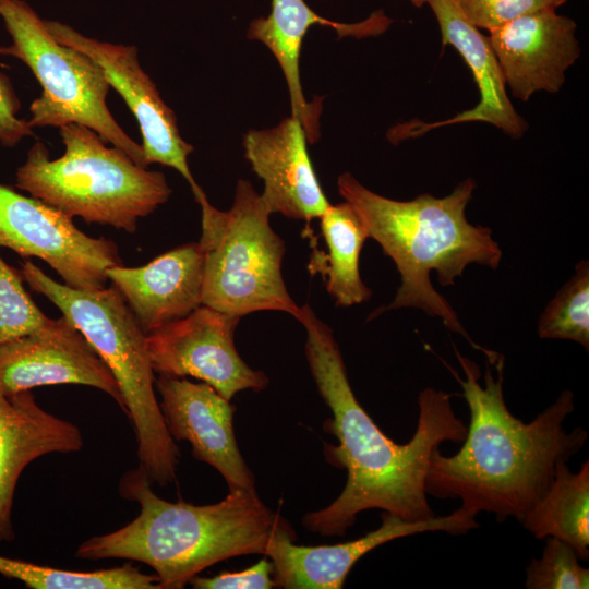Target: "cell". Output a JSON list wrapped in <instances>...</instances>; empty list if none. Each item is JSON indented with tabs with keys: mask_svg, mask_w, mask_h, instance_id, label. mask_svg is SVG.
<instances>
[{
	"mask_svg": "<svg viewBox=\"0 0 589 589\" xmlns=\"http://www.w3.org/2000/svg\"><path fill=\"white\" fill-rule=\"evenodd\" d=\"M152 483L141 467L127 471L119 481V493L139 503L140 514L116 531L83 541L75 556L140 562L155 570L159 589H181L218 562L265 555L272 539L291 528L255 490H229L218 503L194 505L159 497Z\"/></svg>",
	"mask_w": 589,
	"mask_h": 589,
	"instance_id": "cell-4",
	"label": "cell"
},
{
	"mask_svg": "<svg viewBox=\"0 0 589 589\" xmlns=\"http://www.w3.org/2000/svg\"><path fill=\"white\" fill-rule=\"evenodd\" d=\"M534 538H556L570 545L580 561L589 557V461L573 472L561 464L543 497L520 521Z\"/></svg>",
	"mask_w": 589,
	"mask_h": 589,
	"instance_id": "cell-22",
	"label": "cell"
},
{
	"mask_svg": "<svg viewBox=\"0 0 589 589\" xmlns=\"http://www.w3.org/2000/svg\"><path fill=\"white\" fill-rule=\"evenodd\" d=\"M155 388L167 431L173 440L188 441L195 459L215 468L229 490L254 491V476L236 441V407L211 385L185 377L158 374Z\"/></svg>",
	"mask_w": 589,
	"mask_h": 589,
	"instance_id": "cell-14",
	"label": "cell"
},
{
	"mask_svg": "<svg viewBox=\"0 0 589 589\" xmlns=\"http://www.w3.org/2000/svg\"><path fill=\"white\" fill-rule=\"evenodd\" d=\"M59 131L63 155L51 159L44 143L36 142L16 170L17 189L71 218L129 233L170 197L163 172L139 166L119 147L106 146L88 127L74 122Z\"/></svg>",
	"mask_w": 589,
	"mask_h": 589,
	"instance_id": "cell-6",
	"label": "cell"
},
{
	"mask_svg": "<svg viewBox=\"0 0 589 589\" xmlns=\"http://www.w3.org/2000/svg\"><path fill=\"white\" fill-rule=\"evenodd\" d=\"M274 565L266 557L241 572H223L212 577L194 576L189 584L196 589H271L276 584Z\"/></svg>",
	"mask_w": 589,
	"mask_h": 589,
	"instance_id": "cell-28",
	"label": "cell"
},
{
	"mask_svg": "<svg viewBox=\"0 0 589 589\" xmlns=\"http://www.w3.org/2000/svg\"><path fill=\"white\" fill-rule=\"evenodd\" d=\"M204 264L200 242H189L143 266L109 267L106 275L148 334L202 305Z\"/></svg>",
	"mask_w": 589,
	"mask_h": 589,
	"instance_id": "cell-17",
	"label": "cell"
},
{
	"mask_svg": "<svg viewBox=\"0 0 589 589\" xmlns=\"http://www.w3.org/2000/svg\"><path fill=\"white\" fill-rule=\"evenodd\" d=\"M465 378L444 364L459 383L470 412L461 448L453 456L436 449L425 478V492L437 498H456L478 515L494 514L500 521L519 522L549 490L557 467L577 455L588 433L570 431L564 422L574 411V394L563 390L553 404L525 423L512 414L503 394L504 358L486 362L483 385L476 362L454 346Z\"/></svg>",
	"mask_w": 589,
	"mask_h": 589,
	"instance_id": "cell-2",
	"label": "cell"
},
{
	"mask_svg": "<svg viewBox=\"0 0 589 589\" xmlns=\"http://www.w3.org/2000/svg\"><path fill=\"white\" fill-rule=\"evenodd\" d=\"M542 339H564L589 350V262L581 260L572 278L548 303L538 322Z\"/></svg>",
	"mask_w": 589,
	"mask_h": 589,
	"instance_id": "cell-24",
	"label": "cell"
},
{
	"mask_svg": "<svg viewBox=\"0 0 589 589\" xmlns=\"http://www.w3.org/2000/svg\"><path fill=\"white\" fill-rule=\"evenodd\" d=\"M426 4L436 17L443 45H452L471 70L480 99L472 109L446 120L404 124L397 128L396 139L414 137L435 128L464 122H485L514 139L522 136L528 124L507 95L505 79L489 37L467 20L456 0H428Z\"/></svg>",
	"mask_w": 589,
	"mask_h": 589,
	"instance_id": "cell-18",
	"label": "cell"
},
{
	"mask_svg": "<svg viewBox=\"0 0 589 589\" xmlns=\"http://www.w3.org/2000/svg\"><path fill=\"white\" fill-rule=\"evenodd\" d=\"M476 187V181L468 178L443 197L424 193L410 201H397L369 190L348 171L337 179L339 194L354 208L369 238L393 260L400 276L393 301L374 310L368 320L390 310L420 309L440 317L448 330L461 335L494 365L500 354L470 338L430 279L431 272H435L441 286H454L470 264L492 269L500 266L502 250L492 230L472 225L466 217Z\"/></svg>",
	"mask_w": 589,
	"mask_h": 589,
	"instance_id": "cell-3",
	"label": "cell"
},
{
	"mask_svg": "<svg viewBox=\"0 0 589 589\" xmlns=\"http://www.w3.org/2000/svg\"><path fill=\"white\" fill-rule=\"evenodd\" d=\"M305 329V357L332 418L324 430L338 441L326 444L327 460L346 469L347 481L328 506L302 518L311 532L345 536L363 510L377 508L408 521L435 516L425 492L430 459L444 442L462 443L467 425L452 405V394L432 387L418 397L419 416L410 441L397 444L376 425L358 401L333 329L309 304L297 316Z\"/></svg>",
	"mask_w": 589,
	"mask_h": 589,
	"instance_id": "cell-1",
	"label": "cell"
},
{
	"mask_svg": "<svg viewBox=\"0 0 589 589\" xmlns=\"http://www.w3.org/2000/svg\"><path fill=\"white\" fill-rule=\"evenodd\" d=\"M0 574L32 589H159L156 575L144 574L131 563L77 572L0 555Z\"/></svg>",
	"mask_w": 589,
	"mask_h": 589,
	"instance_id": "cell-23",
	"label": "cell"
},
{
	"mask_svg": "<svg viewBox=\"0 0 589 589\" xmlns=\"http://www.w3.org/2000/svg\"><path fill=\"white\" fill-rule=\"evenodd\" d=\"M476 514L461 506L445 516L408 521L383 512L378 528L348 542L305 546L293 543L292 528L280 530L264 556L274 565L276 587L286 589H340L356 563L370 551L389 541L428 531L465 534L477 528Z\"/></svg>",
	"mask_w": 589,
	"mask_h": 589,
	"instance_id": "cell-12",
	"label": "cell"
},
{
	"mask_svg": "<svg viewBox=\"0 0 589 589\" xmlns=\"http://www.w3.org/2000/svg\"><path fill=\"white\" fill-rule=\"evenodd\" d=\"M19 108L11 82L0 72V144L3 146H15L24 137L34 135L28 121L16 116Z\"/></svg>",
	"mask_w": 589,
	"mask_h": 589,
	"instance_id": "cell-29",
	"label": "cell"
},
{
	"mask_svg": "<svg viewBox=\"0 0 589 589\" xmlns=\"http://www.w3.org/2000/svg\"><path fill=\"white\" fill-rule=\"evenodd\" d=\"M414 7L421 8L428 3V0H409Z\"/></svg>",
	"mask_w": 589,
	"mask_h": 589,
	"instance_id": "cell-30",
	"label": "cell"
},
{
	"mask_svg": "<svg viewBox=\"0 0 589 589\" xmlns=\"http://www.w3.org/2000/svg\"><path fill=\"white\" fill-rule=\"evenodd\" d=\"M390 23L382 11L358 23L335 22L318 15L304 0H272L271 13L250 22L247 36L266 46L277 60L287 83L291 116L301 121L310 144L321 134L322 100L309 103L301 85L299 59L308 31L313 25H324L333 27L338 38H362L385 32Z\"/></svg>",
	"mask_w": 589,
	"mask_h": 589,
	"instance_id": "cell-20",
	"label": "cell"
},
{
	"mask_svg": "<svg viewBox=\"0 0 589 589\" xmlns=\"http://www.w3.org/2000/svg\"><path fill=\"white\" fill-rule=\"evenodd\" d=\"M527 589H587L589 569L580 564L567 543L546 538L540 557H532L526 568Z\"/></svg>",
	"mask_w": 589,
	"mask_h": 589,
	"instance_id": "cell-26",
	"label": "cell"
},
{
	"mask_svg": "<svg viewBox=\"0 0 589 589\" xmlns=\"http://www.w3.org/2000/svg\"><path fill=\"white\" fill-rule=\"evenodd\" d=\"M64 384L100 389L124 412V401L112 373L63 316L46 329L0 345V395Z\"/></svg>",
	"mask_w": 589,
	"mask_h": 589,
	"instance_id": "cell-13",
	"label": "cell"
},
{
	"mask_svg": "<svg viewBox=\"0 0 589 589\" xmlns=\"http://www.w3.org/2000/svg\"><path fill=\"white\" fill-rule=\"evenodd\" d=\"M17 269L0 256V345L52 326L23 286Z\"/></svg>",
	"mask_w": 589,
	"mask_h": 589,
	"instance_id": "cell-25",
	"label": "cell"
},
{
	"mask_svg": "<svg viewBox=\"0 0 589 589\" xmlns=\"http://www.w3.org/2000/svg\"><path fill=\"white\" fill-rule=\"evenodd\" d=\"M0 16L12 38L10 46L0 47V55L24 62L41 86L29 106V125H86L147 168L142 145L123 131L106 105L110 85L103 69L85 53L58 43L25 1L0 0Z\"/></svg>",
	"mask_w": 589,
	"mask_h": 589,
	"instance_id": "cell-8",
	"label": "cell"
},
{
	"mask_svg": "<svg viewBox=\"0 0 589 589\" xmlns=\"http://www.w3.org/2000/svg\"><path fill=\"white\" fill-rule=\"evenodd\" d=\"M244 157L264 182L261 194L272 214L305 220L320 218L328 202L308 153V137L296 117L243 136Z\"/></svg>",
	"mask_w": 589,
	"mask_h": 589,
	"instance_id": "cell-16",
	"label": "cell"
},
{
	"mask_svg": "<svg viewBox=\"0 0 589 589\" xmlns=\"http://www.w3.org/2000/svg\"><path fill=\"white\" fill-rule=\"evenodd\" d=\"M240 318L202 304L185 317L146 334L154 372L195 377L230 401L239 392L263 390L268 377L250 368L235 345Z\"/></svg>",
	"mask_w": 589,
	"mask_h": 589,
	"instance_id": "cell-10",
	"label": "cell"
},
{
	"mask_svg": "<svg viewBox=\"0 0 589 589\" xmlns=\"http://www.w3.org/2000/svg\"><path fill=\"white\" fill-rule=\"evenodd\" d=\"M72 422L44 410L31 390L0 395V542L15 539L12 509L20 476L35 459L83 448Z\"/></svg>",
	"mask_w": 589,
	"mask_h": 589,
	"instance_id": "cell-19",
	"label": "cell"
},
{
	"mask_svg": "<svg viewBox=\"0 0 589 589\" xmlns=\"http://www.w3.org/2000/svg\"><path fill=\"white\" fill-rule=\"evenodd\" d=\"M321 220V231L327 252L313 250L308 269L321 274L325 288L337 306L361 304L372 297L360 275V253L368 231L346 201L329 205Z\"/></svg>",
	"mask_w": 589,
	"mask_h": 589,
	"instance_id": "cell-21",
	"label": "cell"
},
{
	"mask_svg": "<svg viewBox=\"0 0 589 589\" xmlns=\"http://www.w3.org/2000/svg\"><path fill=\"white\" fill-rule=\"evenodd\" d=\"M46 26L58 43L85 53L103 69L110 87L122 97L139 122L141 145L148 165L157 163L173 168L190 184L197 203L205 199L188 163L194 147L182 139L173 110L141 68L137 48L86 37L56 21H46Z\"/></svg>",
	"mask_w": 589,
	"mask_h": 589,
	"instance_id": "cell-11",
	"label": "cell"
},
{
	"mask_svg": "<svg viewBox=\"0 0 589 589\" xmlns=\"http://www.w3.org/2000/svg\"><path fill=\"white\" fill-rule=\"evenodd\" d=\"M0 248L43 260L80 290L106 287V269L122 265L112 240L87 236L68 215L1 183Z\"/></svg>",
	"mask_w": 589,
	"mask_h": 589,
	"instance_id": "cell-9",
	"label": "cell"
},
{
	"mask_svg": "<svg viewBox=\"0 0 589 589\" xmlns=\"http://www.w3.org/2000/svg\"><path fill=\"white\" fill-rule=\"evenodd\" d=\"M199 204V242L205 254L202 304L240 317L279 311L297 318L300 306L281 274L286 245L272 228V213L252 183L238 180L228 211L217 209L207 197Z\"/></svg>",
	"mask_w": 589,
	"mask_h": 589,
	"instance_id": "cell-7",
	"label": "cell"
},
{
	"mask_svg": "<svg viewBox=\"0 0 589 589\" xmlns=\"http://www.w3.org/2000/svg\"><path fill=\"white\" fill-rule=\"evenodd\" d=\"M567 0H456L467 20L489 32L524 15L557 9Z\"/></svg>",
	"mask_w": 589,
	"mask_h": 589,
	"instance_id": "cell-27",
	"label": "cell"
},
{
	"mask_svg": "<svg viewBox=\"0 0 589 589\" xmlns=\"http://www.w3.org/2000/svg\"><path fill=\"white\" fill-rule=\"evenodd\" d=\"M576 22L545 9L490 33L489 40L512 94L527 101L537 92L557 93L580 56Z\"/></svg>",
	"mask_w": 589,
	"mask_h": 589,
	"instance_id": "cell-15",
	"label": "cell"
},
{
	"mask_svg": "<svg viewBox=\"0 0 589 589\" xmlns=\"http://www.w3.org/2000/svg\"><path fill=\"white\" fill-rule=\"evenodd\" d=\"M22 279L49 299L89 342L120 388L124 413L132 422L139 467L158 485L175 481L179 448L167 431L155 395V372L146 334L115 286L80 290L60 284L31 260L21 262Z\"/></svg>",
	"mask_w": 589,
	"mask_h": 589,
	"instance_id": "cell-5",
	"label": "cell"
}]
</instances>
